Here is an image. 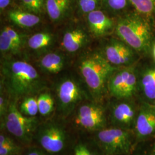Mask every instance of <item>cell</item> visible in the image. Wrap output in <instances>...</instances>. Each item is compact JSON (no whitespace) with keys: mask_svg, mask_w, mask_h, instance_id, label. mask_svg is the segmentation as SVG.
Masks as SVG:
<instances>
[{"mask_svg":"<svg viewBox=\"0 0 155 155\" xmlns=\"http://www.w3.org/2000/svg\"><path fill=\"white\" fill-rule=\"evenodd\" d=\"M1 74L6 90L16 99L29 97L43 87L38 71L24 61L8 59L3 61Z\"/></svg>","mask_w":155,"mask_h":155,"instance_id":"1","label":"cell"},{"mask_svg":"<svg viewBox=\"0 0 155 155\" xmlns=\"http://www.w3.org/2000/svg\"><path fill=\"white\" fill-rule=\"evenodd\" d=\"M115 31L120 40L139 54L147 55L152 50L155 38L152 21L137 12L120 18Z\"/></svg>","mask_w":155,"mask_h":155,"instance_id":"2","label":"cell"},{"mask_svg":"<svg viewBox=\"0 0 155 155\" xmlns=\"http://www.w3.org/2000/svg\"><path fill=\"white\" fill-rule=\"evenodd\" d=\"M101 53L92 52L83 56L79 70L91 93L99 98L105 91L111 74L116 70Z\"/></svg>","mask_w":155,"mask_h":155,"instance_id":"3","label":"cell"},{"mask_svg":"<svg viewBox=\"0 0 155 155\" xmlns=\"http://www.w3.org/2000/svg\"><path fill=\"white\" fill-rule=\"evenodd\" d=\"M133 65L117 68L109 78L107 88L117 98H128L135 93L139 84L137 71Z\"/></svg>","mask_w":155,"mask_h":155,"instance_id":"4","label":"cell"},{"mask_svg":"<svg viewBox=\"0 0 155 155\" xmlns=\"http://www.w3.org/2000/svg\"><path fill=\"white\" fill-rule=\"evenodd\" d=\"M5 125L7 130L25 144L29 143L38 125L34 117L25 116L11 103L6 113Z\"/></svg>","mask_w":155,"mask_h":155,"instance_id":"5","label":"cell"},{"mask_svg":"<svg viewBox=\"0 0 155 155\" xmlns=\"http://www.w3.org/2000/svg\"><path fill=\"white\" fill-rule=\"evenodd\" d=\"M97 139L107 155L125 154L130 149L131 141L129 134L121 129H102L97 134Z\"/></svg>","mask_w":155,"mask_h":155,"instance_id":"6","label":"cell"},{"mask_svg":"<svg viewBox=\"0 0 155 155\" xmlns=\"http://www.w3.org/2000/svg\"><path fill=\"white\" fill-rule=\"evenodd\" d=\"M113 66H132L137 59L138 53L121 40L111 39L105 45L102 54Z\"/></svg>","mask_w":155,"mask_h":155,"instance_id":"7","label":"cell"},{"mask_svg":"<svg viewBox=\"0 0 155 155\" xmlns=\"http://www.w3.org/2000/svg\"><path fill=\"white\" fill-rule=\"evenodd\" d=\"M39 143L48 152L56 153L61 152L66 143V133L58 125L48 124L39 128L38 134Z\"/></svg>","mask_w":155,"mask_h":155,"instance_id":"8","label":"cell"},{"mask_svg":"<svg viewBox=\"0 0 155 155\" xmlns=\"http://www.w3.org/2000/svg\"><path fill=\"white\" fill-rule=\"evenodd\" d=\"M56 91L61 109L66 114L72 111L83 97V91L79 84L71 78L61 81Z\"/></svg>","mask_w":155,"mask_h":155,"instance_id":"9","label":"cell"},{"mask_svg":"<svg viewBox=\"0 0 155 155\" xmlns=\"http://www.w3.org/2000/svg\"><path fill=\"white\" fill-rule=\"evenodd\" d=\"M75 122L86 130L100 129L105 123L104 110L100 106L91 104H84L79 108Z\"/></svg>","mask_w":155,"mask_h":155,"instance_id":"10","label":"cell"},{"mask_svg":"<svg viewBox=\"0 0 155 155\" xmlns=\"http://www.w3.org/2000/svg\"><path fill=\"white\" fill-rule=\"evenodd\" d=\"M139 137H146L155 134V104H145L139 111L136 124Z\"/></svg>","mask_w":155,"mask_h":155,"instance_id":"11","label":"cell"},{"mask_svg":"<svg viewBox=\"0 0 155 155\" xmlns=\"http://www.w3.org/2000/svg\"><path fill=\"white\" fill-rule=\"evenodd\" d=\"M87 19L90 31L97 37L105 36L114 27L113 20L100 9L89 13Z\"/></svg>","mask_w":155,"mask_h":155,"instance_id":"12","label":"cell"},{"mask_svg":"<svg viewBox=\"0 0 155 155\" xmlns=\"http://www.w3.org/2000/svg\"><path fill=\"white\" fill-rule=\"evenodd\" d=\"M89 42V36L83 29L77 27L67 30L64 33L61 45L70 53H75L83 48Z\"/></svg>","mask_w":155,"mask_h":155,"instance_id":"13","label":"cell"},{"mask_svg":"<svg viewBox=\"0 0 155 155\" xmlns=\"http://www.w3.org/2000/svg\"><path fill=\"white\" fill-rule=\"evenodd\" d=\"M73 0H45V9L50 20L58 22L66 17L71 9Z\"/></svg>","mask_w":155,"mask_h":155,"instance_id":"14","label":"cell"},{"mask_svg":"<svg viewBox=\"0 0 155 155\" xmlns=\"http://www.w3.org/2000/svg\"><path fill=\"white\" fill-rule=\"evenodd\" d=\"M139 81L144 96L148 100L155 101V67L144 70Z\"/></svg>","mask_w":155,"mask_h":155,"instance_id":"15","label":"cell"},{"mask_svg":"<svg viewBox=\"0 0 155 155\" xmlns=\"http://www.w3.org/2000/svg\"><path fill=\"white\" fill-rule=\"evenodd\" d=\"M64 58L57 52H50L43 56L40 61V66L43 71L48 74H58L64 66Z\"/></svg>","mask_w":155,"mask_h":155,"instance_id":"16","label":"cell"},{"mask_svg":"<svg viewBox=\"0 0 155 155\" xmlns=\"http://www.w3.org/2000/svg\"><path fill=\"white\" fill-rule=\"evenodd\" d=\"M112 116L113 120L118 124L127 125L133 121L135 116L133 106L127 102L116 104L113 108Z\"/></svg>","mask_w":155,"mask_h":155,"instance_id":"17","label":"cell"},{"mask_svg":"<svg viewBox=\"0 0 155 155\" xmlns=\"http://www.w3.org/2000/svg\"><path fill=\"white\" fill-rule=\"evenodd\" d=\"M8 17L12 22L24 28L33 27L40 21V18L37 15L17 9L9 12Z\"/></svg>","mask_w":155,"mask_h":155,"instance_id":"18","label":"cell"},{"mask_svg":"<svg viewBox=\"0 0 155 155\" xmlns=\"http://www.w3.org/2000/svg\"><path fill=\"white\" fill-rule=\"evenodd\" d=\"M137 13L152 21L155 17V0H129Z\"/></svg>","mask_w":155,"mask_h":155,"instance_id":"19","label":"cell"},{"mask_svg":"<svg viewBox=\"0 0 155 155\" xmlns=\"http://www.w3.org/2000/svg\"><path fill=\"white\" fill-rule=\"evenodd\" d=\"M54 36L49 32H39L34 34L28 39L29 47L33 50H41L50 47L53 43Z\"/></svg>","mask_w":155,"mask_h":155,"instance_id":"20","label":"cell"},{"mask_svg":"<svg viewBox=\"0 0 155 155\" xmlns=\"http://www.w3.org/2000/svg\"><path fill=\"white\" fill-rule=\"evenodd\" d=\"M20 48L12 40L9 33L4 28L0 34V50L4 54L17 53Z\"/></svg>","mask_w":155,"mask_h":155,"instance_id":"21","label":"cell"},{"mask_svg":"<svg viewBox=\"0 0 155 155\" xmlns=\"http://www.w3.org/2000/svg\"><path fill=\"white\" fill-rule=\"evenodd\" d=\"M40 114L47 116L54 110V101L52 95L48 93H41L37 98Z\"/></svg>","mask_w":155,"mask_h":155,"instance_id":"22","label":"cell"},{"mask_svg":"<svg viewBox=\"0 0 155 155\" xmlns=\"http://www.w3.org/2000/svg\"><path fill=\"white\" fill-rule=\"evenodd\" d=\"M20 111L25 116H35L39 112L38 100L31 96L25 97L20 105Z\"/></svg>","mask_w":155,"mask_h":155,"instance_id":"23","label":"cell"},{"mask_svg":"<svg viewBox=\"0 0 155 155\" xmlns=\"http://www.w3.org/2000/svg\"><path fill=\"white\" fill-rule=\"evenodd\" d=\"M20 2L22 8L26 11L38 15L43 11L45 0H20Z\"/></svg>","mask_w":155,"mask_h":155,"instance_id":"24","label":"cell"},{"mask_svg":"<svg viewBox=\"0 0 155 155\" xmlns=\"http://www.w3.org/2000/svg\"><path fill=\"white\" fill-rule=\"evenodd\" d=\"M101 0H77L78 8L79 12L83 15L99 9Z\"/></svg>","mask_w":155,"mask_h":155,"instance_id":"25","label":"cell"},{"mask_svg":"<svg viewBox=\"0 0 155 155\" xmlns=\"http://www.w3.org/2000/svg\"><path fill=\"white\" fill-rule=\"evenodd\" d=\"M104 2L110 11L118 13L127 8L129 1V0H104Z\"/></svg>","mask_w":155,"mask_h":155,"instance_id":"26","label":"cell"},{"mask_svg":"<svg viewBox=\"0 0 155 155\" xmlns=\"http://www.w3.org/2000/svg\"><path fill=\"white\" fill-rule=\"evenodd\" d=\"M20 148L13 141L0 146V155H16L20 152Z\"/></svg>","mask_w":155,"mask_h":155,"instance_id":"27","label":"cell"},{"mask_svg":"<svg viewBox=\"0 0 155 155\" xmlns=\"http://www.w3.org/2000/svg\"><path fill=\"white\" fill-rule=\"evenodd\" d=\"M5 28L8 33H9V36H11L12 40L14 41V43L20 48L22 45V40L21 39L20 35L13 28L9 27H6Z\"/></svg>","mask_w":155,"mask_h":155,"instance_id":"28","label":"cell"},{"mask_svg":"<svg viewBox=\"0 0 155 155\" xmlns=\"http://www.w3.org/2000/svg\"><path fill=\"white\" fill-rule=\"evenodd\" d=\"M74 155H94L83 144L77 145L74 150Z\"/></svg>","mask_w":155,"mask_h":155,"instance_id":"29","label":"cell"},{"mask_svg":"<svg viewBox=\"0 0 155 155\" xmlns=\"http://www.w3.org/2000/svg\"><path fill=\"white\" fill-rule=\"evenodd\" d=\"M8 106H7V104L6 102L5 98L2 93H1V97H0V114L1 117L4 116L5 115L7 110H8Z\"/></svg>","mask_w":155,"mask_h":155,"instance_id":"30","label":"cell"},{"mask_svg":"<svg viewBox=\"0 0 155 155\" xmlns=\"http://www.w3.org/2000/svg\"><path fill=\"white\" fill-rule=\"evenodd\" d=\"M12 141H13V140L10 139L9 137H7L5 135H4V134H1L0 135V146L5 145V144L11 143Z\"/></svg>","mask_w":155,"mask_h":155,"instance_id":"31","label":"cell"},{"mask_svg":"<svg viewBox=\"0 0 155 155\" xmlns=\"http://www.w3.org/2000/svg\"><path fill=\"white\" fill-rule=\"evenodd\" d=\"M11 0H0V9L1 11H3L10 5Z\"/></svg>","mask_w":155,"mask_h":155,"instance_id":"32","label":"cell"},{"mask_svg":"<svg viewBox=\"0 0 155 155\" xmlns=\"http://www.w3.org/2000/svg\"><path fill=\"white\" fill-rule=\"evenodd\" d=\"M27 155H47L45 154L44 152L40 150H36V149H34V150H31L28 152Z\"/></svg>","mask_w":155,"mask_h":155,"instance_id":"33","label":"cell"},{"mask_svg":"<svg viewBox=\"0 0 155 155\" xmlns=\"http://www.w3.org/2000/svg\"><path fill=\"white\" fill-rule=\"evenodd\" d=\"M152 54H153V58L155 61V44L153 45L152 47Z\"/></svg>","mask_w":155,"mask_h":155,"instance_id":"34","label":"cell"}]
</instances>
